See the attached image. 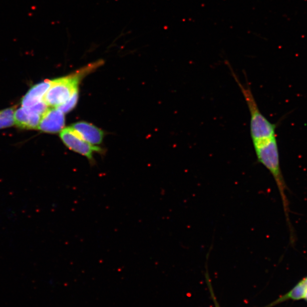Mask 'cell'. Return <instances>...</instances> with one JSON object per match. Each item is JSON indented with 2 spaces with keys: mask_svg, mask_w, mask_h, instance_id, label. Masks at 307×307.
<instances>
[{
  "mask_svg": "<svg viewBox=\"0 0 307 307\" xmlns=\"http://www.w3.org/2000/svg\"><path fill=\"white\" fill-rule=\"evenodd\" d=\"M103 64V61H98L78 70L67 77L53 80L51 87L44 96V102L48 106L57 108L61 106L78 90L79 83L81 80Z\"/></svg>",
  "mask_w": 307,
  "mask_h": 307,
  "instance_id": "cell-1",
  "label": "cell"
},
{
  "mask_svg": "<svg viewBox=\"0 0 307 307\" xmlns=\"http://www.w3.org/2000/svg\"><path fill=\"white\" fill-rule=\"evenodd\" d=\"M60 137L67 148L86 157L91 165L95 163L94 153H102V149L84 140L71 127L63 129L61 132Z\"/></svg>",
  "mask_w": 307,
  "mask_h": 307,
  "instance_id": "cell-2",
  "label": "cell"
},
{
  "mask_svg": "<svg viewBox=\"0 0 307 307\" xmlns=\"http://www.w3.org/2000/svg\"><path fill=\"white\" fill-rule=\"evenodd\" d=\"M65 123L64 113L58 108L48 109L41 116L38 129L45 133H57L64 129Z\"/></svg>",
  "mask_w": 307,
  "mask_h": 307,
  "instance_id": "cell-3",
  "label": "cell"
},
{
  "mask_svg": "<svg viewBox=\"0 0 307 307\" xmlns=\"http://www.w3.org/2000/svg\"><path fill=\"white\" fill-rule=\"evenodd\" d=\"M71 128L84 140L92 145H99L103 140L102 130L86 122H79L73 124Z\"/></svg>",
  "mask_w": 307,
  "mask_h": 307,
  "instance_id": "cell-4",
  "label": "cell"
},
{
  "mask_svg": "<svg viewBox=\"0 0 307 307\" xmlns=\"http://www.w3.org/2000/svg\"><path fill=\"white\" fill-rule=\"evenodd\" d=\"M52 84V81H46L32 87L22 100L23 107L31 109L43 102Z\"/></svg>",
  "mask_w": 307,
  "mask_h": 307,
  "instance_id": "cell-5",
  "label": "cell"
},
{
  "mask_svg": "<svg viewBox=\"0 0 307 307\" xmlns=\"http://www.w3.org/2000/svg\"><path fill=\"white\" fill-rule=\"evenodd\" d=\"M41 119L40 115L24 107L18 109L15 113V123L20 128L38 129Z\"/></svg>",
  "mask_w": 307,
  "mask_h": 307,
  "instance_id": "cell-6",
  "label": "cell"
},
{
  "mask_svg": "<svg viewBox=\"0 0 307 307\" xmlns=\"http://www.w3.org/2000/svg\"><path fill=\"white\" fill-rule=\"evenodd\" d=\"M306 288L307 284L304 282V280L302 279L299 281V283L297 284L295 287L291 290V291L285 294L284 295L281 296L278 299L276 300L274 302H273L271 305L273 304L275 305L276 304L279 303V302L288 299L294 300L302 299V298H304Z\"/></svg>",
  "mask_w": 307,
  "mask_h": 307,
  "instance_id": "cell-7",
  "label": "cell"
},
{
  "mask_svg": "<svg viewBox=\"0 0 307 307\" xmlns=\"http://www.w3.org/2000/svg\"><path fill=\"white\" fill-rule=\"evenodd\" d=\"M15 113L14 108L0 111V129L11 127L15 124Z\"/></svg>",
  "mask_w": 307,
  "mask_h": 307,
  "instance_id": "cell-8",
  "label": "cell"
},
{
  "mask_svg": "<svg viewBox=\"0 0 307 307\" xmlns=\"http://www.w3.org/2000/svg\"><path fill=\"white\" fill-rule=\"evenodd\" d=\"M78 90H76L71 98L67 101L66 103L61 105V106L57 107L63 113L65 114L72 111L73 109L77 106L78 100Z\"/></svg>",
  "mask_w": 307,
  "mask_h": 307,
  "instance_id": "cell-9",
  "label": "cell"
},
{
  "mask_svg": "<svg viewBox=\"0 0 307 307\" xmlns=\"http://www.w3.org/2000/svg\"><path fill=\"white\" fill-rule=\"evenodd\" d=\"M304 298V299H305L306 301H307V288H306V291H305V294H304V298Z\"/></svg>",
  "mask_w": 307,
  "mask_h": 307,
  "instance_id": "cell-10",
  "label": "cell"
},
{
  "mask_svg": "<svg viewBox=\"0 0 307 307\" xmlns=\"http://www.w3.org/2000/svg\"><path fill=\"white\" fill-rule=\"evenodd\" d=\"M214 301H215L216 306V307H219V306H218V305H217V302H216V300H214Z\"/></svg>",
  "mask_w": 307,
  "mask_h": 307,
  "instance_id": "cell-11",
  "label": "cell"
}]
</instances>
